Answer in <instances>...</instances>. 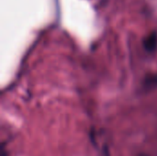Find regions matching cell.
Segmentation results:
<instances>
[{"instance_id":"obj_2","label":"cell","mask_w":157,"mask_h":156,"mask_svg":"<svg viewBox=\"0 0 157 156\" xmlns=\"http://www.w3.org/2000/svg\"><path fill=\"white\" fill-rule=\"evenodd\" d=\"M1 156H8L7 152L5 150V145H4V143H2V145H1Z\"/></svg>"},{"instance_id":"obj_1","label":"cell","mask_w":157,"mask_h":156,"mask_svg":"<svg viewBox=\"0 0 157 156\" xmlns=\"http://www.w3.org/2000/svg\"><path fill=\"white\" fill-rule=\"evenodd\" d=\"M144 46L145 50L149 52L155 51L157 48V33L154 32L147 36L144 41Z\"/></svg>"}]
</instances>
